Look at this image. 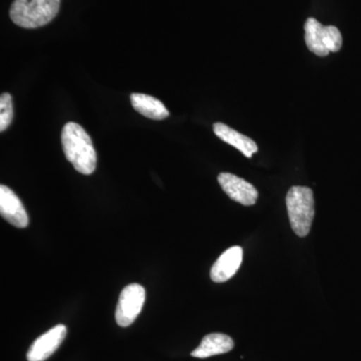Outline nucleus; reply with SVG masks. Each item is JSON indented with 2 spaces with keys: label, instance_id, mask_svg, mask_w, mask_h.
<instances>
[{
  "label": "nucleus",
  "instance_id": "nucleus-1",
  "mask_svg": "<svg viewBox=\"0 0 361 361\" xmlns=\"http://www.w3.org/2000/svg\"><path fill=\"white\" fill-rule=\"evenodd\" d=\"M61 144L66 160L80 174L90 175L97 167L96 149L92 139L82 126L77 123H66L61 132Z\"/></svg>",
  "mask_w": 361,
  "mask_h": 361
},
{
  "label": "nucleus",
  "instance_id": "nucleus-2",
  "mask_svg": "<svg viewBox=\"0 0 361 361\" xmlns=\"http://www.w3.org/2000/svg\"><path fill=\"white\" fill-rule=\"evenodd\" d=\"M61 0H14L11 18L23 28H37L51 23L59 11Z\"/></svg>",
  "mask_w": 361,
  "mask_h": 361
},
{
  "label": "nucleus",
  "instance_id": "nucleus-3",
  "mask_svg": "<svg viewBox=\"0 0 361 361\" xmlns=\"http://www.w3.org/2000/svg\"><path fill=\"white\" fill-rule=\"evenodd\" d=\"M286 206L292 230L297 236H307L315 215L312 190L304 186L292 187L287 193Z\"/></svg>",
  "mask_w": 361,
  "mask_h": 361
},
{
  "label": "nucleus",
  "instance_id": "nucleus-4",
  "mask_svg": "<svg viewBox=\"0 0 361 361\" xmlns=\"http://www.w3.org/2000/svg\"><path fill=\"white\" fill-rule=\"evenodd\" d=\"M305 42L307 49L318 56H327L330 52L341 51L342 35L338 28L334 25H322L315 18L306 20Z\"/></svg>",
  "mask_w": 361,
  "mask_h": 361
},
{
  "label": "nucleus",
  "instance_id": "nucleus-5",
  "mask_svg": "<svg viewBox=\"0 0 361 361\" xmlns=\"http://www.w3.org/2000/svg\"><path fill=\"white\" fill-rule=\"evenodd\" d=\"M146 291L142 285H128L121 292L116 310V323L121 327H128L134 323L142 310Z\"/></svg>",
  "mask_w": 361,
  "mask_h": 361
},
{
  "label": "nucleus",
  "instance_id": "nucleus-6",
  "mask_svg": "<svg viewBox=\"0 0 361 361\" xmlns=\"http://www.w3.org/2000/svg\"><path fill=\"white\" fill-rule=\"evenodd\" d=\"M66 325L58 324L35 339L27 351L28 361H44L51 357L66 338Z\"/></svg>",
  "mask_w": 361,
  "mask_h": 361
},
{
  "label": "nucleus",
  "instance_id": "nucleus-7",
  "mask_svg": "<svg viewBox=\"0 0 361 361\" xmlns=\"http://www.w3.org/2000/svg\"><path fill=\"white\" fill-rule=\"evenodd\" d=\"M218 182L232 200L244 206L255 205L258 191L250 183L230 173H221L218 176Z\"/></svg>",
  "mask_w": 361,
  "mask_h": 361
},
{
  "label": "nucleus",
  "instance_id": "nucleus-8",
  "mask_svg": "<svg viewBox=\"0 0 361 361\" xmlns=\"http://www.w3.org/2000/svg\"><path fill=\"white\" fill-rule=\"evenodd\" d=\"M0 213L9 224L18 228L27 227L30 222L23 202L13 190L4 185L0 186Z\"/></svg>",
  "mask_w": 361,
  "mask_h": 361
},
{
  "label": "nucleus",
  "instance_id": "nucleus-9",
  "mask_svg": "<svg viewBox=\"0 0 361 361\" xmlns=\"http://www.w3.org/2000/svg\"><path fill=\"white\" fill-rule=\"evenodd\" d=\"M243 260V249L239 246L227 249L214 263L211 269V279L216 283H223L231 279Z\"/></svg>",
  "mask_w": 361,
  "mask_h": 361
},
{
  "label": "nucleus",
  "instance_id": "nucleus-10",
  "mask_svg": "<svg viewBox=\"0 0 361 361\" xmlns=\"http://www.w3.org/2000/svg\"><path fill=\"white\" fill-rule=\"evenodd\" d=\"M213 130L219 139L239 149L247 158H251L254 154L257 153L258 147L253 140L245 135L240 134L239 132L228 127L225 123H214Z\"/></svg>",
  "mask_w": 361,
  "mask_h": 361
},
{
  "label": "nucleus",
  "instance_id": "nucleus-11",
  "mask_svg": "<svg viewBox=\"0 0 361 361\" xmlns=\"http://www.w3.org/2000/svg\"><path fill=\"white\" fill-rule=\"evenodd\" d=\"M234 348V341L231 337L223 334H208L202 339L198 346L191 355L197 358H207L211 356L224 355Z\"/></svg>",
  "mask_w": 361,
  "mask_h": 361
},
{
  "label": "nucleus",
  "instance_id": "nucleus-12",
  "mask_svg": "<svg viewBox=\"0 0 361 361\" xmlns=\"http://www.w3.org/2000/svg\"><path fill=\"white\" fill-rule=\"evenodd\" d=\"M130 103L137 113L152 120H165L169 116V111L165 104L160 99L148 94H132Z\"/></svg>",
  "mask_w": 361,
  "mask_h": 361
},
{
  "label": "nucleus",
  "instance_id": "nucleus-13",
  "mask_svg": "<svg viewBox=\"0 0 361 361\" xmlns=\"http://www.w3.org/2000/svg\"><path fill=\"white\" fill-rule=\"evenodd\" d=\"M13 118V97L8 92L0 97V130L4 132L9 127Z\"/></svg>",
  "mask_w": 361,
  "mask_h": 361
}]
</instances>
